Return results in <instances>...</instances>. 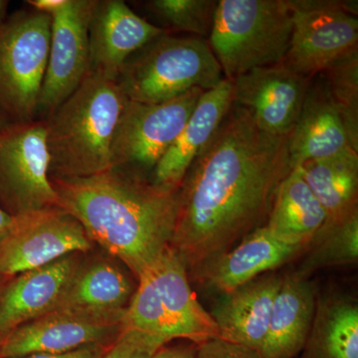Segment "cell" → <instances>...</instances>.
Returning a JSON list of instances; mask_svg holds the SVG:
<instances>
[{
	"label": "cell",
	"mask_w": 358,
	"mask_h": 358,
	"mask_svg": "<svg viewBox=\"0 0 358 358\" xmlns=\"http://www.w3.org/2000/svg\"><path fill=\"white\" fill-rule=\"evenodd\" d=\"M315 306V289L307 278L296 274L282 278L260 350L263 358L298 357L307 345Z\"/></svg>",
	"instance_id": "7402d4cb"
},
{
	"label": "cell",
	"mask_w": 358,
	"mask_h": 358,
	"mask_svg": "<svg viewBox=\"0 0 358 358\" xmlns=\"http://www.w3.org/2000/svg\"><path fill=\"white\" fill-rule=\"evenodd\" d=\"M196 358H263L259 350L214 338L196 345Z\"/></svg>",
	"instance_id": "f546056e"
},
{
	"label": "cell",
	"mask_w": 358,
	"mask_h": 358,
	"mask_svg": "<svg viewBox=\"0 0 358 358\" xmlns=\"http://www.w3.org/2000/svg\"><path fill=\"white\" fill-rule=\"evenodd\" d=\"M51 16L30 9L0 26V110L9 122L37 119L51 38Z\"/></svg>",
	"instance_id": "52a82bcc"
},
{
	"label": "cell",
	"mask_w": 358,
	"mask_h": 358,
	"mask_svg": "<svg viewBox=\"0 0 358 358\" xmlns=\"http://www.w3.org/2000/svg\"><path fill=\"white\" fill-rule=\"evenodd\" d=\"M352 148L345 122L322 74L310 80L298 121L288 138L292 169Z\"/></svg>",
	"instance_id": "ffe728a7"
},
{
	"label": "cell",
	"mask_w": 358,
	"mask_h": 358,
	"mask_svg": "<svg viewBox=\"0 0 358 358\" xmlns=\"http://www.w3.org/2000/svg\"><path fill=\"white\" fill-rule=\"evenodd\" d=\"M166 345V341L157 336L124 329L101 358H152Z\"/></svg>",
	"instance_id": "f1b7e54d"
},
{
	"label": "cell",
	"mask_w": 358,
	"mask_h": 358,
	"mask_svg": "<svg viewBox=\"0 0 358 358\" xmlns=\"http://www.w3.org/2000/svg\"><path fill=\"white\" fill-rule=\"evenodd\" d=\"M13 216L7 213L0 207V240L8 233V231L13 227Z\"/></svg>",
	"instance_id": "836d02e7"
},
{
	"label": "cell",
	"mask_w": 358,
	"mask_h": 358,
	"mask_svg": "<svg viewBox=\"0 0 358 358\" xmlns=\"http://www.w3.org/2000/svg\"><path fill=\"white\" fill-rule=\"evenodd\" d=\"M9 1L0 0V26L3 24L7 18V9H8Z\"/></svg>",
	"instance_id": "e575fe53"
},
{
	"label": "cell",
	"mask_w": 358,
	"mask_h": 358,
	"mask_svg": "<svg viewBox=\"0 0 358 358\" xmlns=\"http://www.w3.org/2000/svg\"><path fill=\"white\" fill-rule=\"evenodd\" d=\"M301 174L324 207L327 218L357 208L358 199V152L346 148L331 157L301 164Z\"/></svg>",
	"instance_id": "d4e9b609"
},
{
	"label": "cell",
	"mask_w": 358,
	"mask_h": 358,
	"mask_svg": "<svg viewBox=\"0 0 358 358\" xmlns=\"http://www.w3.org/2000/svg\"><path fill=\"white\" fill-rule=\"evenodd\" d=\"M293 31L288 0H220L208 41L223 76L280 64Z\"/></svg>",
	"instance_id": "8992f818"
},
{
	"label": "cell",
	"mask_w": 358,
	"mask_h": 358,
	"mask_svg": "<svg viewBox=\"0 0 358 358\" xmlns=\"http://www.w3.org/2000/svg\"><path fill=\"white\" fill-rule=\"evenodd\" d=\"M233 105L232 82L205 91L173 145L150 176L154 185L178 192L186 173L217 131Z\"/></svg>",
	"instance_id": "ac0fdd59"
},
{
	"label": "cell",
	"mask_w": 358,
	"mask_h": 358,
	"mask_svg": "<svg viewBox=\"0 0 358 358\" xmlns=\"http://www.w3.org/2000/svg\"><path fill=\"white\" fill-rule=\"evenodd\" d=\"M282 277L264 275L224 294L210 313L219 338L260 352Z\"/></svg>",
	"instance_id": "44dd1931"
},
{
	"label": "cell",
	"mask_w": 358,
	"mask_h": 358,
	"mask_svg": "<svg viewBox=\"0 0 358 358\" xmlns=\"http://www.w3.org/2000/svg\"><path fill=\"white\" fill-rule=\"evenodd\" d=\"M7 124H9L8 120L6 119V115L2 114L1 110H0V129L6 127Z\"/></svg>",
	"instance_id": "d590c367"
},
{
	"label": "cell",
	"mask_w": 358,
	"mask_h": 358,
	"mask_svg": "<svg viewBox=\"0 0 358 358\" xmlns=\"http://www.w3.org/2000/svg\"><path fill=\"white\" fill-rule=\"evenodd\" d=\"M322 76L345 122L352 147L358 152V50L336 61Z\"/></svg>",
	"instance_id": "83f0119b"
},
{
	"label": "cell",
	"mask_w": 358,
	"mask_h": 358,
	"mask_svg": "<svg viewBox=\"0 0 358 358\" xmlns=\"http://www.w3.org/2000/svg\"><path fill=\"white\" fill-rule=\"evenodd\" d=\"M114 343V341H113ZM113 343L106 345H94L85 346L79 350L64 353H34L20 358H101L107 352Z\"/></svg>",
	"instance_id": "4dcf8cb0"
},
{
	"label": "cell",
	"mask_w": 358,
	"mask_h": 358,
	"mask_svg": "<svg viewBox=\"0 0 358 358\" xmlns=\"http://www.w3.org/2000/svg\"><path fill=\"white\" fill-rule=\"evenodd\" d=\"M305 249L306 246L278 239L263 226L192 275L208 288L227 294L260 275L281 267Z\"/></svg>",
	"instance_id": "e0dca14e"
},
{
	"label": "cell",
	"mask_w": 358,
	"mask_h": 358,
	"mask_svg": "<svg viewBox=\"0 0 358 358\" xmlns=\"http://www.w3.org/2000/svg\"><path fill=\"white\" fill-rule=\"evenodd\" d=\"M303 358H358V308L345 296L320 300Z\"/></svg>",
	"instance_id": "cb8c5ba5"
},
{
	"label": "cell",
	"mask_w": 358,
	"mask_h": 358,
	"mask_svg": "<svg viewBox=\"0 0 358 358\" xmlns=\"http://www.w3.org/2000/svg\"><path fill=\"white\" fill-rule=\"evenodd\" d=\"M291 171L288 138L266 133L248 110L233 103L178 190L169 247L187 272L265 226Z\"/></svg>",
	"instance_id": "6da1fadb"
},
{
	"label": "cell",
	"mask_w": 358,
	"mask_h": 358,
	"mask_svg": "<svg viewBox=\"0 0 358 358\" xmlns=\"http://www.w3.org/2000/svg\"><path fill=\"white\" fill-rule=\"evenodd\" d=\"M204 92L199 88L190 90L157 103L128 100L113 141L112 169H124L150 179Z\"/></svg>",
	"instance_id": "9c48e42d"
},
{
	"label": "cell",
	"mask_w": 358,
	"mask_h": 358,
	"mask_svg": "<svg viewBox=\"0 0 358 358\" xmlns=\"http://www.w3.org/2000/svg\"><path fill=\"white\" fill-rule=\"evenodd\" d=\"M294 274L307 278L322 268L352 265L358 259V207L327 218L313 237Z\"/></svg>",
	"instance_id": "484cf974"
},
{
	"label": "cell",
	"mask_w": 358,
	"mask_h": 358,
	"mask_svg": "<svg viewBox=\"0 0 358 358\" xmlns=\"http://www.w3.org/2000/svg\"><path fill=\"white\" fill-rule=\"evenodd\" d=\"M67 0H28L27 3L34 10L52 15L54 13L62 8Z\"/></svg>",
	"instance_id": "d6a6232c"
},
{
	"label": "cell",
	"mask_w": 358,
	"mask_h": 358,
	"mask_svg": "<svg viewBox=\"0 0 358 358\" xmlns=\"http://www.w3.org/2000/svg\"><path fill=\"white\" fill-rule=\"evenodd\" d=\"M127 102L117 80L89 72L44 117L50 176L88 178L112 169L113 141Z\"/></svg>",
	"instance_id": "3957f363"
},
{
	"label": "cell",
	"mask_w": 358,
	"mask_h": 358,
	"mask_svg": "<svg viewBox=\"0 0 358 358\" xmlns=\"http://www.w3.org/2000/svg\"><path fill=\"white\" fill-rule=\"evenodd\" d=\"M86 254L54 310L98 315L126 312L138 285L136 278L108 253Z\"/></svg>",
	"instance_id": "d6986e66"
},
{
	"label": "cell",
	"mask_w": 358,
	"mask_h": 358,
	"mask_svg": "<svg viewBox=\"0 0 358 358\" xmlns=\"http://www.w3.org/2000/svg\"><path fill=\"white\" fill-rule=\"evenodd\" d=\"M124 313L53 310L14 329L0 341V358L34 353H64L115 341L124 329Z\"/></svg>",
	"instance_id": "7c38bea8"
},
{
	"label": "cell",
	"mask_w": 358,
	"mask_h": 358,
	"mask_svg": "<svg viewBox=\"0 0 358 358\" xmlns=\"http://www.w3.org/2000/svg\"><path fill=\"white\" fill-rule=\"evenodd\" d=\"M94 243L76 219L60 207L14 217L0 240V278L44 267L73 253H88Z\"/></svg>",
	"instance_id": "8fae6325"
},
{
	"label": "cell",
	"mask_w": 358,
	"mask_h": 358,
	"mask_svg": "<svg viewBox=\"0 0 358 358\" xmlns=\"http://www.w3.org/2000/svg\"><path fill=\"white\" fill-rule=\"evenodd\" d=\"M50 179L58 207L136 279L171 245L178 192L120 169L88 178Z\"/></svg>",
	"instance_id": "7a4b0ae2"
},
{
	"label": "cell",
	"mask_w": 358,
	"mask_h": 358,
	"mask_svg": "<svg viewBox=\"0 0 358 358\" xmlns=\"http://www.w3.org/2000/svg\"><path fill=\"white\" fill-rule=\"evenodd\" d=\"M58 206L44 119L0 129V207L13 217Z\"/></svg>",
	"instance_id": "ba28073f"
},
{
	"label": "cell",
	"mask_w": 358,
	"mask_h": 358,
	"mask_svg": "<svg viewBox=\"0 0 358 358\" xmlns=\"http://www.w3.org/2000/svg\"><path fill=\"white\" fill-rule=\"evenodd\" d=\"M96 4V0H67L51 15L48 64L38 107V114L44 117L64 102L88 75L89 25Z\"/></svg>",
	"instance_id": "4fadbf2b"
},
{
	"label": "cell",
	"mask_w": 358,
	"mask_h": 358,
	"mask_svg": "<svg viewBox=\"0 0 358 358\" xmlns=\"http://www.w3.org/2000/svg\"><path fill=\"white\" fill-rule=\"evenodd\" d=\"M224 79L207 39L166 30L134 52L122 65L117 82L129 101L157 103L193 89L208 91Z\"/></svg>",
	"instance_id": "5b68a950"
},
{
	"label": "cell",
	"mask_w": 358,
	"mask_h": 358,
	"mask_svg": "<svg viewBox=\"0 0 358 358\" xmlns=\"http://www.w3.org/2000/svg\"><path fill=\"white\" fill-rule=\"evenodd\" d=\"M4 279V278H0V280Z\"/></svg>",
	"instance_id": "8d00e7d4"
},
{
	"label": "cell",
	"mask_w": 358,
	"mask_h": 358,
	"mask_svg": "<svg viewBox=\"0 0 358 358\" xmlns=\"http://www.w3.org/2000/svg\"><path fill=\"white\" fill-rule=\"evenodd\" d=\"M326 219L300 169H294L278 188L265 227L278 239L307 248Z\"/></svg>",
	"instance_id": "603a6c76"
},
{
	"label": "cell",
	"mask_w": 358,
	"mask_h": 358,
	"mask_svg": "<svg viewBox=\"0 0 358 358\" xmlns=\"http://www.w3.org/2000/svg\"><path fill=\"white\" fill-rule=\"evenodd\" d=\"M310 80L280 64L249 71L233 80V103L248 110L266 133L289 138Z\"/></svg>",
	"instance_id": "5bb4252c"
},
{
	"label": "cell",
	"mask_w": 358,
	"mask_h": 358,
	"mask_svg": "<svg viewBox=\"0 0 358 358\" xmlns=\"http://www.w3.org/2000/svg\"><path fill=\"white\" fill-rule=\"evenodd\" d=\"M301 358H303V357H301Z\"/></svg>",
	"instance_id": "74e56055"
},
{
	"label": "cell",
	"mask_w": 358,
	"mask_h": 358,
	"mask_svg": "<svg viewBox=\"0 0 358 358\" xmlns=\"http://www.w3.org/2000/svg\"><path fill=\"white\" fill-rule=\"evenodd\" d=\"M217 3L216 0H152L145 6L148 13L166 26V31L206 39L213 27Z\"/></svg>",
	"instance_id": "4316f807"
},
{
	"label": "cell",
	"mask_w": 358,
	"mask_h": 358,
	"mask_svg": "<svg viewBox=\"0 0 358 358\" xmlns=\"http://www.w3.org/2000/svg\"><path fill=\"white\" fill-rule=\"evenodd\" d=\"M164 31L122 0H96L89 25V72L117 80L134 52Z\"/></svg>",
	"instance_id": "2e32d148"
},
{
	"label": "cell",
	"mask_w": 358,
	"mask_h": 358,
	"mask_svg": "<svg viewBox=\"0 0 358 358\" xmlns=\"http://www.w3.org/2000/svg\"><path fill=\"white\" fill-rule=\"evenodd\" d=\"M136 282L122 320L124 329L157 336L167 343L183 338L199 345L219 338L210 313L193 293L185 264L171 247L138 275Z\"/></svg>",
	"instance_id": "277c9868"
},
{
	"label": "cell",
	"mask_w": 358,
	"mask_h": 358,
	"mask_svg": "<svg viewBox=\"0 0 358 358\" xmlns=\"http://www.w3.org/2000/svg\"><path fill=\"white\" fill-rule=\"evenodd\" d=\"M152 358H196V345H164Z\"/></svg>",
	"instance_id": "1f68e13d"
},
{
	"label": "cell",
	"mask_w": 358,
	"mask_h": 358,
	"mask_svg": "<svg viewBox=\"0 0 358 358\" xmlns=\"http://www.w3.org/2000/svg\"><path fill=\"white\" fill-rule=\"evenodd\" d=\"M293 31L282 64L313 79L357 50V1L288 0Z\"/></svg>",
	"instance_id": "30bf717a"
},
{
	"label": "cell",
	"mask_w": 358,
	"mask_h": 358,
	"mask_svg": "<svg viewBox=\"0 0 358 358\" xmlns=\"http://www.w3.org/2000/svg\"><path fill=\"white\" fill-rule=\"evenodd\" d=\"M86 253L0 280V341L14 329L55 310Z\"/></svg>",
	"instance_id": "9a60e30c"
}]
</instances>
